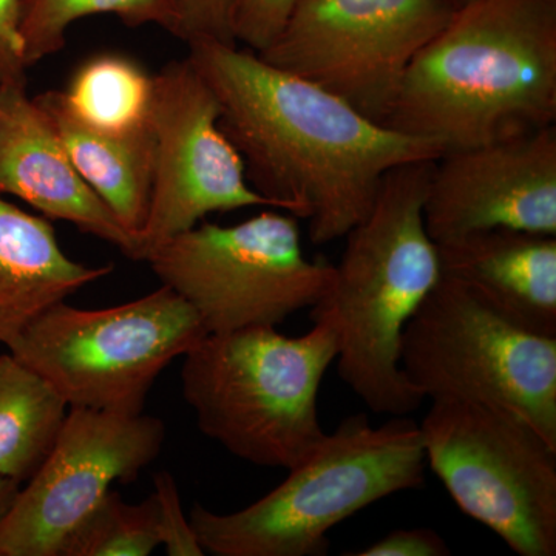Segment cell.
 I'll use <instances>...</instances> for the list:
<instances>
[{
    "mask_svg": "<svg viewBox=\"0 0 556 556\" xmlns=\"http://www.w3.org/2000/svg\"><path fill=\"white\" fill-rule=\"evenodd\" d=\"M188 47L249 185L274 208L308 219L317 247L343 239L367 217L388 172L444 153L437 142L368 119L255 51L218 42Z\"/></svg>",
    "mask_w": 556,
    "mask_h": 556,
    "instance_id": "cell-1",
    "label": "cell"
},
{
    "mask_svg": "<svg viewBox=\"0 0 556 556\" xmlns=\"http://www.w3.org/2000/svg\"><path fill=\"white\" fill-rule=\"evenodd\" d=\"M556 121V0H475L409 65L386 126L447 150Z\"/></svg>",
    "mask_w": 556,
    "mask_h": 556,
    "instance_id": "cell-2",
    "label": "cell"
},
{
    "mask_svg": "<svg viewBox=\"0 0 556 556\" xmlns=\"http://www.w3.org/2000/svg\"><path fill=\"white\" fill-rule=\"evenodd\" d=\"M434 161L388 172L371 211L346 233L328 294L311 308V320L336 329L340 379L379 415L408 416L426 401L401 367V343L442 276L424 219Z\"/></svg>",
    "mask_w": 556,
    "mask_h": 556,
    "instance_id": "cell-3",
    "label": "cell"
},
{
    "mask_svg": "<svg viewBox=\"0 0 556 556\" xmlns=\"http://www.w3.org/2000/svg\"><path fill=\"white\" fill-rule=\"evenodd\" d=\"M426 470L419 424L393 416L375 427L361 413L268 495L232 514L195 504L190 525L206 555L325 556L329 530L383 497L420 489Z\"/></svg>",
    "mask_w": 556,
    "mask_h": 556,
    "instance_id": "cell-4",
    "label": "cell"
},
{
    "mask_svg": "<svg viewBox=\"0 0 556 556\" xmlns=\"http://www.w3.org/2000/svg\"><path fill=\"white\" fill-rule=\"evenodd\" d=\"M313 324L299 338L274 327L207 334L188 351L182 396L201 433L254 466L291 470L308 459L327 437L318 391L338 357L331 321Z\"/></svg>",
    "mask_w": 556,
    "mask_h": 556,
    "instance_id": "cell-5",
    "label": "cell"
},
{
    "mask_svg": "<svg viewBox=\"0 0 556 556\" xmlns=\"http://www.w3.org/2000/svg\"><path fill=\"white\" fill-rule=\"evenodd\" d=\"M208 332L169 287L104 309L62 302L39 314L7 350L49 380L68 408L141 415L172 361Z\"/></svg>",
    "mask_w": 556,
    "mask_h": 556,
    "instance_id": "cell-6",
    "label": "cell"
},
{
    "mask_svg": "<svg viewBox=\"0 0 556 556\" xmlns=\"http://www.w3.org/2000/svg\"><path fill=\"white\" fill-rule=\"evenodd\" d=\"M401 367L424 397L506 409L556 447V338L518 327L452 278L409 318Z\"/></svg>",
    "mask_w": 556,
    "mask_h": 556,
    "instance_id": "cell-7",
    "label": "cell"
},
{
    "mask_svg": "<svg viewBox=\"0 0 556 556\" xmlns=\"http://www.w3.org/2000/svg\"><path fill=\"white\" fill-rule=\"evenodd\" d=\"M208 334L274 327L328 294L334 266L306 258L298 217L265 211L232 226L199 223L146 258Z\"/></svg>",
    "mask_w": 556,
    "mask_h": 556,
    "instance_id": "cell-8",
    "label": "cell"
},
{
    "mask_svg": "<svg viewBox=\"0 0 556 556\" xmlns=\"http://www.w3.org/2000/svg\"><path fill=\"white\" fill-rule=\"evenodd\" d=\"M427 466L456 506L515 554L556 555V447L506 409L437 401L419 424Z\"/></svg>",
    "mask_w": 556,
    "mask_h": 556,
    "instance_id": "cell-9",
    "label": "cell"
},
{
    "mask_svg": "<svg viewBox=\"0 0 556 556\" xmlns=\"http://www.w3.org/2000/svg\"><path fill=\"white\" fill-rule=\"evenodd\" d=\"M452 14L445 0H299L257 54L386 126L409 65Z\"/></svg>",
    "mask_w": 556,
    "mask_h": 556,
    "instance_id": "cell-10",
    "label": "cell"
},
{
    "mask_svg": "<svg viewBox=\"0 0 556 556\" xmlns=\"http://www.w3.org/2000/svg\"><path fill=\"white\" fill-rule=\"evenodd\" d=\"M150 130L155 163L139 262L208 214L273 207L249 185L240 153L219 127L217 98L189 58L155 75Z\"/></svg>",
    "mask_w": 556,
    "mask_h": 556,
    "instance_id": "cell-11",
    "label": "cell"
},
{
    "mask_svg": "<svg viewBox=\"0 0 556 556\" xmlns=\"http://www.w3.org/2000/svg\"><path fill=\"white\" fill-rule=\"evenodd\" d=\"M164 442L159 417L70 408L49 456L0 526V556H60L112 485L138 479Z\"/></svg>",
    "mask_w": 556,
    "mask_h": 556,
    "instance_id": "cell-12",
    "label": "cell"
},
{
    "mask_svg": "<svg viewBox=\"0 0 556 556\" xmlns=\"http://www.w3.org/2000/svg\"><path fill=\"white\" fill-rule=\"evenodd\" d=\"M424 219L437 244L490 229L556 236L555 126L442 153L431 169Z\"/></svg>",
    "mask_w": 556,
    "mask_h": 556,
    "instance_id": "cell-13",
    "label": "cell"
},
{
    "mask_svg": "<svg viewBox=\"0 0 556 556\" xmlns=\"http://www.w3.org/2000/svg\"><path fill=\"white\" fill-rule=\"evenodd\" d=\"M0 193L139 260L138 239L80 177L27 83L0 84Z\"/></svg>",
    "mask_w": 556,
    "mask_h": 556,
    "instance_id": "cell-14",
    "label": "cell"
},
{
    "mask_svg": "<svg viewBox=\"0 0 556 556\" xmlns=\"http://www.w3.org/2000/svg\"><path fill=\"white\" fill-rule=\"evenodd\" d=\"M437 247L442 276L518 327L556 338V236L490 229Z\"/></svg>",
    "mask_w": 556,
    "mask_h": 556,
    "instance_id": "cell-15",
    "label": "cell"
},
{
    "mask_svg": "<svg viewBox=\"0 0 556 556\" xmlns=\"http://www.w3.org/2000/svg\"><path fill=\"white\" fill-rule=\"evenodd\" d=\"M112 270L70 258L49 218L0 193V345L9 346L43 311Z\"/></svg>",
    "mask_w": 556,
    "mask_h": 556,
    "instance_id": "cell-16",
    "label": "cell"
},
{
    "mask_svg": "<svg viewBox=\"0 0 556 556\" xmlns=\"http://www.w3.org/2000/svg\"><path fill=\"white\" fill-rule=\"evenodd\" d=\"M35 100L49 115L80 177L138 239L152 197L155 163L152 130L116 135L91 129L70 115L60 90L46 91Z\"/></svg>",
    "mask_w": 556,
    "mask_h": 556,
    "instance_id": "cell-17",
    "label": "cell"
},
{
    "mask_svg": "<svg viewBox=\"0 0 556 556\" xmlns=\"http://www.w3.org/2000/svg\"><path fill=\"white\" fill-rule=\"evenodd\" d=\"M68 415L49 380L0 354V477L25 484L49 456Z\"/></svg>",
    "mask_w": 556,
    "mask_h": 556,
    "instance_id": "cell-18",
    "label": "cell"
},
{
    "mask_svg": "<svg viewBox=\"0 0 556 556\" xmlns=\"http://www.w3.org/2000/svg\"><path fill=\"white\" fill-rule=\"evenodd\" d=\"M60 94L70 115L91 129L139 134L150 129L155 76L123 54H98L76 70Z\"/></svg>",
    "mask_w": 556,
    "mask_h": 556,
    "instance_id": "cell-19",
    "label": "cell"
},
{
    "mask_svg": "<svg viewBox=\"0 0 556 556\" xmlns=\"http://www.w3.org/2000/svg\"><path fill=\"white\" fill-rule=\"evenodd\" d=\"M97 14H115L129 27L155 24L174 36L177 31L172 0H24L21 36L27 67L64 49L72 24Z\"/></svg>",
    "mask_w": 556,
    "mask_h": 556,
    "instance_id": "cell-20",
    "label": "cell"
},
{
    "mask_svg": "<svg viewBox=\"0 0 556 556\" xmlns=\"http://www.w3.org/2000/svg\"><path fill=\"white\" fill-rule=\"evenodd\" d=\"M161 546L155 496L127 504L110 490L65 540L60 556H148Z\"/></svg>",
    "mask_w": 556,
    "mask_h": 556,
    "instance_id": "cell-21",
    "label": "cell"
},
{
    "mask_svg": "<svg viewBox=\"0 0 556 556\" xmlns=\"http://www.w3.org/2000/svg\"><path fill=\"white\" fill-rule=\"evenodd\" d=\"M177 11L175 36L182 42H218L237 46L233 11L237 0H172Z\"/></svg>",
    "mask_w": 556,
    "mask_h": 556,
    "instance_id": "cell-22",
    "label": "cell"
},
{
    "mask_svg": "<svg viewBox=\"0 0 556 556\" xmlns=\"http://www.w3.org/2000/svg\"><path fill=\"white\" fill-rule=\"evenodd\" d=\"M156 506H159V529L161 546L169 556H203L199 538L190 519L186 517L179 497L177 481L169 471H159L153 478Z\"/></svg>",
    "mask_w": 556,
    "mask_h": 556,
    "instance_id": "cell-23",
    "label": "cell"
},
{
    "mask_svg": "<svg viewBox=\"0 0 556 556\" xmlns=\"http://www.w3.org/2000/svg\"><path fill=\"white\" fill-rule=\"evenodd\" d=\"M299 0H237L233 36L248 50L262 53L277 38Z\"/></svg>",
    "mask_w": 556,
    "mask_h": 556,
    "instance_id": "cell-24",
    "label": "cell"
},
{
    "mask_svg": "<svg viewBox=\"0 0 556 556\" xmlns=\"http://www.w3.org/2000/svg\"><path fill=\"white\" fill-rule=\"evenodd\" d=\"M24 0H0V84L27 83L21 20Z\"/></svg>",
    "mask_w": 556,
    "mask_h": 556,
    "instance_id": "cell-25",
    "label": "cell"
},
{
    "mask_svg": "<svg viewBox=\"0 0 556 556\" xmlns=\"http://www.w3.org/2000/svg\"><path fill=\"white\" fill-rule=\"evenodd\" d=\"M350 556H448L452 555L444 538L433 529H399L380 538L361 552Z\"/></svg>",
    "mask_w": 556,
    "mask_h": 556,
    "instance_id": "cell-26",
    "label": "cell"
},
{
    "mask_svg": "<svg viewBox=\"0 0 556 556\" xmlns=\"http://www.w3.org/2000/svg\"><path fill=\"white\" fill-rule=\"evenodd\" d=\"M22 484L13 479L0 477V526L3 519L7 518L14 501H16L17 493H20Z\"/></svg>",
    "mask_w": 556,
    "mask_h": 556,
    "instance_id": "cell-27",
    "label": "cell"
},
{
    "mask_svg": "<svg viewBox=\"0 0 556 556\" xmlns=\"http://www.w3.org/2000/svg\"><path fill=\"white\" fill-rule=\"evenodd\" d=\"M447 2V5L453 11L463 9V7L468 5V3L475 2V0H445Z\"/></svg>",
    "mask_w": 556,
    "mask_h": 556,
    "instance_id": "cell-28",
    "label": "cell"
}]
</instances>
